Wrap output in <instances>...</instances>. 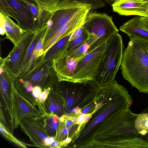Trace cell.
Listing matches in <instances>:
<instances>
[{"label":"cell","instance_id":"cell-13","mask_svg":"<svg viewBox=\"0 0 148 148\" xmlns=\"http://www.w3.org/2000/svg\"><path fill=\"white\" fill-rule=\"evenodd\" d=\"M85 8L61 9L53 12L51 19L52 22V24L51 26L47 27L42 47L46 44L61 27Z\"/></svg>","mask_w":148,"mask_h":148},{"label":"cell","instance_id":"cell-22","mask_svg":"<svg viewBox=\"0 0 148 148\" xmlns=\"http://www.w3.org/2000/svg\"><path fill=\"white\" fill-rule=\"evenodd\" d=\"M0 13L5 17H10L16 20L18 16L16 10L6 0H0Z\"/></svg>","mask_w":148,"mask_h":148},{"label":"cell","instance_id":"cell-32","mask_svg":"<svg viewBox=\"0 0 148 148\" xmlns=\"http://www.w3.org/2000/svg\"><path fill=\"white\" fill-rule=\"evenodd\" d=\"M85 114L80 115L78 117V123L80 125L84 122Z\"/></svg>","mask_w":148,"mask_h":148},{"label":"cell","instance_id":"cell-1","mask_svg":"<svg viewBox=\"0 0 148 148\" xmlns=\"http://www.w3.org/2000/svg\"><path fill=\"white\" fill-rule=\"evenodd\" d=\"M132 98L124 86L114 83L100 88L95 108L79 134L84 146H111L133 137L136 133L135 114L130 109Z\"/></svg>","mask_w":148,"mask_h":148},{"label":"cell","instance_id":"cell-27","mask_svg":"<svg viewBox=\"0 0 148 148\" xmlns=\"http://www.w3.org/2000/svg\"><path fill=\"white\" fill-rule=\"evenodd\" d=\"M42 91V89L40 86H36L34 87L32 92L33 97L35 99H37Z\"/></svg>","mask_w":148,"mask_h":148},{"label":"cell","instance_id":"cell-10","mask_svg":"<svg viewBox=\"0 0 148 148\" xmlns=\"http://www.w3.org/2000/svg\"><path fill=\"white\" fill-rule=\"evenodd\" d=\"M91 10V8H85L75 15L68 22L61 27L46 44L42 47L39 53V56H41L43 55L57 42L83 25Z\"/></svg>","mask_w":148,"mask_h":148},{"label":"cell","instance_id":"cell-17","mask_svg":"<svg viewBox=\"0 0 148 148\" xmlns=\"http://www.w3.org/2000/svg\"><path fill=\"white\" fill-rule=\"evenodd\" d=\"M119 30L126 34L130 40L139 38L148 42V31L141 25L139 16L133 18L124 23L120 27Z\"/></svg>","mask_w":148,"mask_h":148},{"label":"cell","instance_id":"cell-28","mask_svg":"<svg viewBox=\"0 0 148 148\" xmlns=\"http://www.w3.org/2000/svg\"><path fill=\"white\" fill-rule=\"evenodd\" d=\"M5 17L0 13V34L3 35L5 34Z\"/></svg>","mask_w":148,"mask_h":148},{"label":"cell","instance_id":"cell-12","mask_svg":"<svg viewBox=\"0 0 148 148\" xmlns=\"http://www.w3.org/2000/svg\"><path fill=\"white\" fill-rule=\"evenodd\" d=\"M40 9L52 13L58 10L75 8L87 7L94 0H27Z\"/></svg>","mask_w":148,"mask_h":148},{"label":"cell","instance_id":"cell-5","mask_svg":"<svg viewBox=\"0 0 148 148\" xmlns=\"http://www.w3.org/2000/svg\"><path fill=\"white\" fill-rule=\"evenodd\" d=\"M0 73V123L6 130L13 134L14 129L13 101L15 78L4 69Z\"/></svg>","mask_w":148,"mask_h":148},{"label":"cell","instance_id":"cell-6","mask_svg":"<svg viewBox=\"0 0 148 148\" xmlns=\"http://www.w3.org/2000/svg\"><path fill=\"white\" fill-rule=\"evenodd\" d=\"M106 44V43L88 53L82 58L77 64L71 82L93 81Z\"/></svg>","mask_w":148,"mask_h":148},{"label":"cell","instance_id":"cell-24","mask_svg":"<svg viewBox=\"0 0 148 148\" xmlns=\"http://www.w3.org/2000/svg\"><path fill=\"white\" fill-rule=\"evenodd\" d=\"M87 38V34H86L76 39L69 41L68 48V54L83 45L86 41Z\"/></svg>","mask_w":148,"mask_h":148},{"label":"cell","instance_id":"cell-25","mask_svg":"<svg viewBox=\"0 0 148 148\" xmlns=\"http://www.w3.org/2000/svg\"><path fill=\"white\" fill-rule=\"evenodd\" d=\"M90 46L86 41L77 49L69 53L68 56L74 58H82L88 52Z\"/></svg>","mask_w":148,"mask_h":148},{"label":"cell","instance_id":"cell-33","mask_svg":"<svg viewBox=\"0 0 148 148\" xmlns=\"http://www.w3.org/2000/svg\"><path fill=\"white\" fill-rule=\"evenodd\" d=\"M145 110L148 112V108ZM138 137L142 139L148 141V132L145 135L143 136H139Z\"/></svg>","mask_w":148,"mask_h":148},{"label":"cell","instance_id":"cell-31","mask_svg":"<svg viewBox=\"0 0 148 148\" xmlns=\"http://www.w3.org/2000/svg\"><path fill=\"white\" fill-rule=\"evenodd\" d=\"M55 140V137L53 136H49L46 138L44 141L45 148L49 147L50 144Z\"/></svg>","mask_w":148,"mask_h":148},{"label":"cell","instance_id":"cell-2","mask_svg":"<svg viewBox=\"0 0 148 148\" xmlns=\"http://www.w3.org/2000/svg\"><path fill=\"white\" fill-rule=\"evenodd\" d=\"M120 69L123 78L140 92L148 93V42L130 40L123 51Z\"/></svg>","mask_w":148,"mask_h":148},{"label":"cell","instance_id":"cell-15","mask_svg":"<svg viewBox=\"0 0 148 148\" xmlns=\"http://www.w3.org/2000/svg\"><path fill=\"white\" fill-rule=\"evenodd\" d=\"M14 9L18 16L16 21L19 26L23 30L34 32L36 31V22L30 9L19 0H6Z\"/></svg>","mask_w":148,"mask_h":148},{"label":"cell","instance_id":"cell-9","mask_svg":"<svg viewBox=\"0 0 148 148\" xmlns=\"http://www.w3.org/2000/svg\"><path fill=\"white\" fill-rule=\"evenodd\" d=\"M46 114L26 116L20 124L21 130L29 137L34 146L45 148V140L49 136L45 127Z\"/></svg>","mask_w":148,"mask_h":148},{"label":"cell","instance_id":"cell-18","mask_svg":"<svg viewBox=\"0 0 148 148\" xmlns=\"http://www.w3.org/2000/svg\"><path fill=\"white\" fill-rule=\"evenodd\" d=\"M47 27V25L36 31L33 41L27 51L18 77H22L27 73L29 66L30 59L34 49L38 41L46 34Z\"/></svg>","mask_w":148,"mask_h":148},{"label":"cell","instance_id":"cell-34","mask_svg":"<svg viewBox=\"0 0 148 148\" xmlns=\"http://www.w3.org/2000/svg\"><path fill=\"white\" fill-rule=\"evenodd\" d=\"M106 2L108 3L111 2L112 0H104Z\"/></svg>","mask_w":148,"mask_h":148},{"label":"cell","instance_id":"cell-16","mask_svg":"<svg viewBox=\"0 0 148 148\" xmlns=\"http://www.w3.org/2000/svg\"><path fill=\"white\" fill-rule=\"evenodd\" d=\"M64 99L58 90L51 89L43 105L44 114H55L58 116L64 115Z\"/></svg>","mask_w":148,"mask_h":148},{"label":"cell","instance_id":"cell-14","mask_svg":"<svg viewBox=\"0 0 148 148\" xmlns=\"http://www.w3.org/2000/svg\"><path fill=\"white\" fill-rule=\"evenodd\" d=\"M82 57L74 58L67 56L53 62L52 67L59 82H71L77 64Z\"/></svg>","mask_w":148,"mask_h":148},{"label":"cell","instance_id":"cell-30","mask_svg":"<svg viewBox=\"0 0 148 148\" xmlns=\"http://www.w3.org/2000/svg\"><path fill=\"white\" fill-rule=\"evenodd\" d=\"M64 146L62 142L55 140L52 142L49 145V148H60Z\"/></svg>","mask_w":148,"mask_h":148},{"label":"cell","instance_id":"cell-3","mask_svg":"<svg viewBox=\"0 0 148 148\" xmlns=\"http://www.w3.org/2000/svg\"><path fill=\"white\" fill-rule=\"evenodd\" d=\"M124 47L122 36L118 32L107 41L93 80L99 88L110 84L115 80L121 65Z\"/></svg>","mask_w":148,"mask_h":148},{"label":"cell","instance_id":"cell-29","mask_svg":"<svg viewBox=\"0 0 148 148\" xmlns=\"http://www.w3.org/2000/svg\"><path fill=\"white\" fill-rule=\"evenodd\" d=\"M139 20L141 26L148 31V16H139Z\"/></svg>","mask_w":148,"mask_h":148},{"label":"cell","instance_id":"cell-7","mask_svg":"<svg viewBox=\"0 0 148 148\" xmlns=\"http://www.w3.org/2000/svg\"><path fill=\"white\" fill-rule=\"evenodd\" d=\"M36 31L27 32L18 44L14 45L8 56L1 59L0 66L16 79L19 75L27 51L33 41Z\"/></svg>","mask_w":148,"mask_h":148},{"label":"cell","instance_id":"cell-21","mask_svg":"<svg viewBox=\"0 0 148 148\" xmlns=\"http://www.w3.org/2000/svg\"><path fill=\"white\" fill-rule=\"evenodd\" d=\"M135 127L138 136H143L148 132V112L145 110L139 114L135 121Z\"/></svg>","mask_w":148,"mask_h":148},{"label":"cell","instance_id":"cell-4","mask_svg":"<svg viewBox=\"0 0 148 148\" xmlns=\"http://www.w3.org/2000/svg\"><path fill=\"white\" fill-rule=\"evenodd\" d=\"M83 27L88 35L86 42L90 46L89 52L107 42L119 30L112 21V17L105 13L90 11Z\"/></svg>","mask_w":148,"mask_h":148},{"label":"cell","instance_id":"cell-36","mask_svg":"<svg viewBox=\"0 0 148 148\" xmlns=\"http://www.w3.org/2000/svg\"></svg>","mask_w":148,"mask_h":148},{"label":"cell","instance_id":"cell-35","mask_svg":"<svg viewBox=\"0 0 148 148\" xmlns=\"http://www.w3.org/2000/svg\"><path fill=\"white\" fill-rule=\"evenodd\" d=\"M145 1L146 2L147 4L148 5V0H143Z\"/></svg>","mask_w":148,"mask_h":148},{"label":"cell","instance_id":"cell-19","mask_svg":"<svg viewBox=\"0 0 148 148\" xmlns=\"http://www.w3.org/2000/svg\"><path fill=\"white\" fill-rule=\"evenodd\" d=\"M5 27L6 38L17 45L27 32L21 29L9 17H5Z\"/></svg>","mask_w":148,"mask_h":148},{"label":"cell","instance_id":"cell-11","mask_svg":"<svg viewBox=\"0 0 148 148\" xmlns=\"http://www.w3.org/2000/svg\"><path fill=\"white\" fill-rule=\"evenodd\" d=\"M111 6L113 11L121 15H148V5L143 0H114Z\"/></svg>","mask_w":148,"mask_h":148},{"label":"cell","instance_id":"cell-8","mask_svg":"<svg viewBox=\"0 0 148 148\" xmlns=\"http://www.w3.org/2000/svg\"><path fill=\"white\" fill-rule=\"evenodd\" d=\"M36 106V99L31 97L23 89H17L15 87L13 101L14 129L18 128L22 121L26 116L43 114Z\"/></svg>","mask_w":148,"mask_h":148},{"label":"cell","instance_id":"cell-20","mask_svg":"<svg viewBox=\"0 0 148 148\" xmlns=\"http://www.w3.org/2000/svg\"><path fill=\"white\" fill-rule=\"evenodd\" d=\"M60 118L55 114H46L44 121L46 131L49 136L55 137L58 127Z\"/></svg>","mask_w":148,"mask_h":148},{"label":"cell","instance_id":"cell-26","mask_svg":"<svg viewBox=\"0 0 148 148\" xmlns=\"http://www.w3.org/2000/svg\"><path fill=\"white\" fill-rule=\"evenodd\" d=\"M83 25L80 27L72 33L70 38L69 41L76 39L84 34H87L84 30Z\"/></svg>","mask_w":148,"mask_h":148},{"label":"cell","instance_id":"cell-23","mask_svg":"<svg viewBox=\"0 0 148 148\" xmlns=\"http://www.w3.org/2000/svg\"><path fill=\"white\" fill-rule=\"evenodd\" d=\"M0 131L1 134L7 139L15 144L17 146L22 148H27L29 146H33V145L27 144L17 139L13 134L8 132L1 123Z\"/></svg>","mask_w":148,"mask_h":148}]
</instances>
